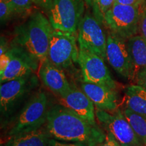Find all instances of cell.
<instances>
[{
  "label": "cell",
  "mask_w": 146,
  "mask_h": 146,
  "mask_svg": "<svg viewBox=\"0 0 146 146\" xmlns=\"http://www.w3.org/2000/svg\"><path fill=\"white\" fill-rule=\"evenodd\" d=\"M46 128L52 138L58 141L82 143L97 146L105 139L106 133L61 104L50 108Z\"/></svg>",
  "instance_id": "1"
},
{
  "label": "cell",
  "mask_w": 146,
  "mask_h": 146,
  "mask_svg": "<svg viewBox=\"0 0 146 146\" xmlns=\"http://www.w3.org/2000/svg\"><path fill=\"white\" fill-rule=\"evenodd\" d=\"M53 30L48 18L35 11L25 23L15 29L11 44L21 48L41 63L47 59Z\"/></svg>",
  "instance_id": "2"
},
{
  "label": "cell",
  "mask_w": 146,
  "mask_h": 146,
  "mask_svg": "<svg viewBox=\"0 0 146 146\" xmlns=\"http://www.w3.org/2000/svg\"><path fill=\"white\" fill-rule=\"evenodd\" d=\"M49 102L44 91L36 92L24 106L8 131L9 136L14 137L43 127L46 124Z\"/></svg>",
  "instance_id": "3"
},
{
  "label": "cell",
  "mask_w": 146,
  "mask_h": 146,
  "mask_svg": "<svg viewBox=\"0 0 146 146\" xmlns=\"http://www.w3.org/2000/svg\"><path fill=\"white\" fill-rule=\"evenodd\" d=\"M83 12L82 0H52L47 16L54 29L76 34Z\"/></svg>",
  "instance_id": "4"
},
{
  "label": "cell",
  "mask_w": 146,
  "mask_h": 146,
  "mask_svg": "<svg viewBox=\"0 0 146 146\" xmlns=\"http://www.w3.org/2000/svg\"><path fill=\"white\" fill-rule=\"evenodd\" d=\"M140 7L114 3L105 15L104 24L109 31L126 40L137 35Z\"/></svg>",
  "instance_id": "5"
},
{
  "label": "cell",
  "mask_w": 146,
  "mask_h": 146,
  "mask_svg": "<svg viewBox=\"0 0 146 146\" xmlns=\"http://www.w3.org/2000/svg\"><path fill=\"white\" fill-rule=\"evenodd\" d=\"M79 49L76 34L54 29L50 37L47 59L62 70L78 62Z\"/></svg>",
  "instance_id": "6"
},
{
  "label": "cell",
  "mask_w": 146,
  "mask_h": 146,
  "mask_svg": "<svg viewBox=\"0 0 146 146\" xmlns=\"http://www.w3.org/2000/svg\"><path fill=\"white\" fill-rule=\"evenodd\" d=\"M96 116L100 127L107 133H111L122 146L143 145L123 111L117 109L114 112H108L96 108Z\"/></svg>",
  "instance_id": "7"
},
{
  "label": "cell",
  "mask_w": 146,
  "mask_h": 146,
  "mask_svg": "<svg viewBox=\"0 0 146 146\" xmlns=\"http://www.w3.org/2000/svg\"><path fill=\"white\" fill-rule=\"evenodd\" d=\"M102 25L94 14L87 12L80 23L77 39L79 47L91 51L106 60L107 35Z\"/></svg>",
  "instance_id": "8"
},
{
  "label": "cell",
  "mask_w": 146,
  "mask_h": 146,
  "mask_svg": "<svg viewBox=\"0 0 146 146\" xmlns=\"http://www.w3.org/2000/svg\"><path fill=\"white\" fill-rule=\"evenodd\" d=\"M38 78L29 74L1 83L0 109L1 114L12 112L38 85Z\"/></svg>",
  "instance_id": "9"
},
{
  "label": "cell",
  "mask_w": 146,
  "mask_h": 146,
  "mask_svg": "<svg viewBox=\"0 0 146 146\" xmlns=\"http://www.w3.org/2000/svg\"><path fill=\"white\" fill-rule=\"evenodd\" d=\"M105 60L91 51L79 47L78 64L83 81L99 84L116 89V82L110 74Z\"/></svg>",
  "instance_id": "10"
},
{
  "label": "cell",
  "mask_w": 146,
  "mask_h": 146,
  "mask_svg": "<svg viewBox=\"0 0 146 146\" xmlns=\"http://www.w3.org/2000/svg\"><path fill=\"white\" fill-rule=\"evenodd\" d=\"M106 60L118 74L133 80V66L127 40L110 31L107 35Z\"/></svg>",
  "instance_id": "11"
},
{
  "label": "cell",
  "mask_w": 146,
  "mask_h": 146,
  "mask_svg": "<svg viewBox=\"0 0 146 146\" xmlns=\"http://www.w3.org/2000/svg\"><path fill=\"white\" fill-rule=\"evenodd\" d=\"M60 104L70 109L93 125H98L96 106L82 89L71 85L64 94L58 97Z\"/></svg>",
  "instance_id": "12"
},
{
  "label": "cell",
  "mask_w": 146,
  "mask_h": 146,
  "mask_svg": "<svg viewBox=\"0 0 146 146\" xmlns=\"http://www.w3.org/2000/svg\"><path fill=\"white\" fill-rule=\"evenodd\" d=\"M9 51L11 54V60L4 72L0 74L1 83L33 74L36 70L39 62L31 56L28 53L12 44Z\"/></svg>",
  "instance_id": "13"
},
{
  "label": "cell",
  "mask_w": 146,
  "mask_h": 146,
  "mask_svg": "<svg viewBox=\"0 0 146 146\" xmlns=\"http://www.w3.org/2000/svg\"><path fill=\"white\" fill-rule=\"evenodd\" d=\"M84 92L98 108L114 112L118 109V96L116 89L99 84L83 81L81 85Z\"/></svg>",
  "instance_id": "14"
},
{
  "label": "cell",
  "mask_w": 146,
  "mask_h": 146,
  "mask_svg": "<svg viewBox=\"0 0 146 146\" xmlns=\"http://www.w3.org/2000/svg\"><path fill=\"white\" fill-rule=\"evenodd\" d=\"M39 76L45 87L58 97L64 94L71 87L64 70L53 64L47 59L41 62Z\"/></svg>",
  "instance_id": "15"
},
{
  "label": "cell",
  "mask_w": 146,
  "mask_h": 146,
  "mask_svg": "<svg viewBox=\"0 0 146 146\" xmlns=\"http://www.w3.org/2000/svg\"><path fill=\"white\" fill-rule=\"evenodd\" d=\"M52 139L46 127L22 133L11 137L7 146H49Z\"/></svg>",
  "instance_id": "16"
},
{
  "label": "cell",
  "mask_w": 146,
  "mask_h": 146,
  "mask_svg": "<svg viewBox=\"0 0 146 146\" xmlns=\"http://www.w3.org/2000/svg\"><path fill=\"white\" fill-rule=\"evenodd\" d=\"M124 104L125 108L146 116V89L137 84L128 85L125 90Z\"/></svg>",
  "instance_id": "17"
},
{
  "label": "cell",
  "mask_w": 146,
  "mask_h": 146,
  "mask_svg": "<svg viewBox=\"0 0 146 146\" xmlns=\"http://www.w3.org/2000/svg\"><path fill=\"white\" fill-rule=\"evenodd\" d=\"M133 66V81L140 71L146 68V39L135 35L127 40Z\"/></svg>",
  "instance_id": "18"
},
{
  "label": "cell",
  "mask_w": 146,
  "mask_h": 146,
  "mask_svg": "<svg viewBox=\"0 0 146 146\" xmlns=\"http://www.w3.org/2000/svg\"><path fill=\"white\" fill-rule=\"evenodd\" d=\"M123 113L140 141L146 145V116L136 114L127 108H125Z\"/></svg>",
  "instance_id": "19"
},
{
  "label": "cell",
  "mask_w": 146,
  "mask_h": 146,
  "mask_svg": "<svg viewBox=\"0 0 146 146\" xmlns=\"http://www.w3.org/2000/svg\"><path fill=\"white\" fill-rule=\"evenodd\" d=\"M84 1L91 9L95 17L105 25V15L114 5L115 0H84Z\"/></svg>",
  "instance_id": "20"
},
{
  "label": "cell",
  "mask_w": 146,
  "mask_h": 146,
  "mask_svg": "<svg viewBox=\"0 0 146 146\" xmlns=\"http://www.w3.org/2000/svg\"><path fill=\"white\" fill-rule=\"evenodd\" d=\"M7 2L12 10L14 12L15 15H25L29 13L31 10L33 0H3Z\"/></svg>",
  "instance_id": "21"
},
{
  "label": "cell",
  "mask_w": 146,
  "mask_h": 146,
  "mask_svg": "<svg viewBox=\"0 0 146 146\" xmlns=\"http://www.w3.org/2000/svg\"><path fill=\"white\" fill-rule=\"evenodd\" d=\"M15 16L12 8L3 0H0V20L1 24L6 23Z\"/></svg>",
  "instance_id": "22"
},
{
  "label": "cell",
  "mask_w": 146,
  "mask_h": 146,
  "mask_svg": "<svg viewBox=\"0 0 146 146\" xmlns=\"http://www.w3.org/2000/svg\"><path fill=\"white\" fill-rule=\"evenodd\" d=\"M139 33L144 39H146V7H144L141 10Z\"/></svg>",
  "instance_id": "23"
},
{
  "label": "cell",
  "mask_w": 146,
  "mask_h": 146,
  "mask_svg": "<svg viewBox=\"0 0 146 146\" xmlns=\"http://www.w3.org/2000/svg\"><path fill=\"white\" fill-rule=\"evenodd\" d=\"M11 60V54L9 50L3 54L0 55V74L4 72Z\"/></svg>",
  "instance_id": "24"
},
{
  "label": "cell",
  "mask_w": 146,
  "mask_h": 146,
  "mask_svg": "<svg viewBox=\"0 0 146 146\" xmlns=\"http://www.w3.org/2000/svg\"><path fill=\"white\" fill-rule=\"evenodd\" d=\"M100 146H122L111 133H106L105 139Z\"/></svg>",
  "instance_id": "25"
},
{
  "label": "cell",
  "mask_w": 146,
  "mask_h": 146,
  "mask_svg": "<svg viewBox=\"0 0 146 146\" xmlns=\"http://www.w3.org/2000/svg\"><path fill=\"white\" fill-rule=\"evenodd\" d=\"M49 146H88L86 144L82 143H64V142H60L58 140L52 138L50 141Z\"/></svg>",
  "instance_id": "26"
},
{
  "label": "cell",
  "mask_w": 146,
  "mask_h": 146,
  "mask_svg": "<svg viewBox=\"0 0 146 146\" xmlns=\"http://www.w3.org/2000/svg\"><path fill=\"white\" fill-rule=\"evenodd\" d=\"M135 81L136 82V84L146 89V68L141 70L138 73Z\"/></svg>",
  "instance_id": "27"
},
{
  "label": "cell",
  "mask_w": 146,
  "mask_h": 146,
  "mask_svg": "<svg viewBox=\"0 0 146 146\" xmlns=\"http://www.w3.org/2000/svg\"><path fill=\"white\" fill-rule=\"evenodd\" d=\"M145 0H115V3L126 5L140 7L143 4Z\"/></svg>",
  "instance_id": "28"
},
{
  "label": "cell",
  "mask_w": 146,
  "mask_h": 146,
  "mask_svg": "<svg viewBox=\"0 0 146 146\" xmlns=\"http://www.w3.org/2000/svg\"><path fill=\"white\" fill-rule=\"evenodd\" d=\"M35 4L47 11L50 8L52 0H33Z\"/></svg>",
  "instance_id": "29"
},
{
  "label": "cell",
  "mask_w": 146,
  "mask_h": 146,
  "mask_svg": "<svg viewBox=\"0 0 146 146\" xmlns=\"http://www.w3.org/2000/svg\"><path fill=\"white\" fill-rule=\"evenodd\" d=\"M10 47L8 46V43L5 41L4 38H1V49H0V55L3 54L9 50Z\"/></svg>",
  "instance_id": "30"
},
{
  "label": "cell",
  "mask_w": 146,
  "mask_h": 146,
  "mask_svg": "<svg viewBox=\"0 0 146 146\" xmlns=\"http://www.w3.org/2000/svg\"><path fill=\"white\" fill-rule=\"evenodd\" d=\"M1 146H7V145H3V144L1 143Z\"/></svg>",
  "instance_id": "31"
},
{
  "label": "cell",
  "mask_w": 146,
  "mask_h": 146,
  "mask_svg": "<svg viewBox=\"0 0 146 146\" xmlns=\"http://www.w3.org/2000/svg\"><path fill=\"white\" fill-rule=\"evenodd\" d=\"M141 146H146V145H141Z\"/></svg>",
  "instance_id": "32"
}]
</instances>
